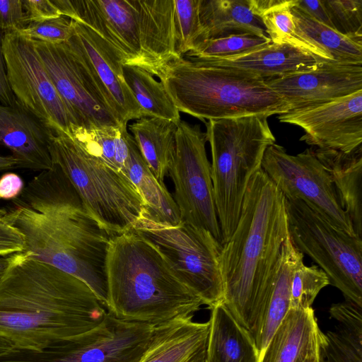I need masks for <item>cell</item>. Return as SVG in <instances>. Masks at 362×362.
I'll list each match as a JSON object with an SVG mask.
<instances>
[{"label":"cell","mask_w":362,"mask_h":362,"mask_svg":"<svg viewBox=\"0 0 362 362\" xmlns=\"http://www.w3.org/2000/svg\"><path fill=\"white\" fill-rule=\"evenodd\" d=\"M295 7L305 13L316 21L332 28V23L322 1L296 0Z\"/></svg>","instance_id":"cell-43"},{"label":"cell","mask_w":362,"mask_h":362,"mask_svg":"<svg viewBox=\"0 0 362 362\" xmlns=\"http://www.w3.org/2000/svg\"><path fill=\"white\" fill-rule=\"evenodd\" d=\"M200 0H174L175 51L184 57L205 40L199 16Z\"/></svg>","instance_id":"cell-34"},{"label":"cell","mask_w":362,"mask_h":362,"mask_svg":"<svg viewBox=\"0 0 362 362\" xmlns=\"http://www.w3.org/2000/svg\"><path fill=\"white\" fill-rule=\"evenodd\" d=\"M285 207L294 247L317 263L346 300L362 307V237L337 228L301 200L285 199Z\"/></svg>","instance_id":"cell-8"},{"label":"cell","mask_w":362,"mask_h":362,"mask_svg":"<svg viewBox=\"0 0 362 362\" xmlns=\"http://www.w3.org/2000/svg\"><path fill=\"white\" fill-rule=\"evenodd\" d=\"M193 316L155 325L138 362H204L209 322L194 321Z\"/></svg>","instance_id":"cell-22"},{"label":"cell","mask_w":362,"mask_h":362,"mask_svg":"<svg viewBox=\"0 0 362 362\" xmlns=\"http://www.w3.org/2000/svg\"><path fill=\"white\" fill-rule=\"evenodd\" d=\"M128 127L150 170L163 182L175 152L177 124L158 117H141Z\"/></svg>","instance_id":"cell-29"},{"label":"cell","mask_w":362,"mask_h":362,"mask_svg":"<svg viewBox=\"0 0 362 362\" xmlns=\"http://www.w3.org/2000/svg\"><path fill=\"white\" fill-rule=\"evenodd\" d=\"M8 257H0V277L8 266Z\"/></svg>","instance_id":"cell-48"},{"label":"cell","mask_w":362,"mask_h":362,"mask_svg":"<svg viewBox=\"0 0 362 362\" xmlns=\"http://www.w3.org/2000/svg\"><path fill=\"white\" fill-rule=\"evenodd\" d=\"M264 115L208 120L214 197L222 245L233 233L249 181L276 139Z\"/></svg>","instance_id":"cell-6"},{"label":"cell","mask_w":362,"mask_h":362,"mask_svg":"<svg viewBox=\"0 0 362 362\" xmlns=\"http://www.w3.org/2000/svg\"><path fill=\"white\" fill-rule=\"evenodd\" d=\"M202 59L213 64L250 72L264 79L310 70L324 62L294 47L272 42L227 58Z\"/></svg>","instance_id":"cell-24"},{"label":"cell","mask_w":362,"mask_h":362,"mask_svg":"<svg viewBox=\"0 0 362 362\" xmlns=\"http://www.w3.org/2000/svg\"><path fill=\"white\" fill-rule=\"evenodd\" d=\"M4 33L0 30V103L5 105H14L17 103L8 84L5 60L2 48Z\"/></svg>","instance_id":"cell-44"},{"label":"cell","mask_w":362,"mask_h":362,"mask_svg":"<svg viewBox=\"0 0 362 362\" xmlns=\"http://www.w3.org/2000/svg\"><path fill=\"white\" fill-rule=\"evenodd\" d=\"M303 255L288 235L262 288L255 312L250 333L259 351V358L289 310L293 274L303 262Z\"/></svg>","instance_id":"cell-19"},{"label":"cell","mask_w":362,"mask_h":362,"mask_svg":"<svg viewBox=\"0 0 362 362\" xmlns=\"http://www.w3.org/2000/svg\"><path fill=\"white\" fill-rule=\"evenodd\" d=\"M248 4L252 13L261 18L271 42L288 45L320 59L334 62L331 56L300 34L291 11L296 0H248Z\"/></svg>","instance_id":"cell-30"},{"label":"cell","mask_w":362,"mask_h":362,"mask_svg":"<svg viewBox=\"0 0 362 362\" xmlns=\"http://www.w3.org/2000/svg\"><path fill=\"white\" fill-rule=\"evenodd\" d=\"M329 284L327 276L318 266L308 267L302 262L293 274L289 309L311 308L320 291Z\"/></svg>","instance_id":"cell-36"},{"label":"cell","mask_w":362,"mask_h":362,"mask_svg":"<svg viewBox=\"0 0 362 362\" xmlns=\"http://www.w3.org/2000/svg\"><path fill=\"white\" fill-rule=\"evenodd\" d=\"M179 110L204 123L215 120L281 115L287 103L265 79L245 71L216 65L204 59L181 57L157 76Z\"/></svg>","instance_id":"cell-5"},{"label":"cell","mask_w":362,"mask_h":362,"mask_svg":"<svg viewBox=\"0 0 362 362\" xmlns=\"http://www.w3.org/2000/svg\"><path fill=\"white\" fill-rule=\"evenodd\" d=\"M29 23L23 0H0V30L4 34L20 32Z\"/></svg>","instance_id":"cell-39"},{"label":"cell","mask_w":362,"mask_h":362,"mask_svg":"<svg viewBox=\"0 0 362 362\" xmlns=\"http://www.w3.org/2000/svg\"><path fill=\"white\" fill-rule=\"evenodd\" d=\"M16 350L14 344L8 339L0 335V358L6 356Z\"/></svg>","instance_id":"cell-45"},{"label":"cell","mask_w":362,"mask_h":362,"mask_svg":"<svg viewBox=\"0 0 362 362\" xmlns=\"http://www.w3.org/2000/svg\"><path fill=\"white\" fill-rule=\"evenodd\" d=\"M146 71L158 76L170 62L181 57L175 51L174 0H132Z\"/></svg>","instance_id":"cell-21"},{"label":"cell","mask_w":362,"mask_h":362,"mask_svg":"<svg viewBox=\"0 0 362 362\" xmlns=\"http://www.w3.org/2000/svg\"><path fill=\"white\" fill-rule=\"evenodd\" d=\"M332 28L347 37L362 40V0H322Z\"/></svg>","instance_id":"cell-37"},{"label":"cell","mask_w":362,"mask_h":362,"mask_svg":"<svg viewBox=\"0 0 362 362\" xmlns=\"http://www.w3.org/2000/svg\"><path fill=\"white\" fill-rule=\"evenodd\" d=\"M134 229L158 249L204 305L210 309L223 302L222 243L209 231L183 221L176 225L158 222L146 213Z\"/></svg>","instance_id":"cell-9"},{"label":"cell","mask_w":362,"mask_h":362,"mask_svg":"<svg viewBox=\"0 0 362 362\" xmlns=\"http://www.w3.org/2000/svg\"><path fill=\"white\" fill-rule=\"evenodd\" d=\"M23 5L30 23L41 22L61 16L52 0H23Z\"/></svg>","instance_id":"cell-41"},{"label":"cell","mask_w":362,"mask_h":362,"mask_svg":"<svg viewBox=\"0 0 362 362\" xmlns=\"http://www.w3.org/2000/svg\"><path fill=\"white\" fill-rule=\"evenodd\" d=\"M73 21V20H72ZM69 40L83 54L96 74L121 124L146 117L125 82L122 64L114 49L94 30L73 21Z\"/></svg>","instance_id":"cell-18"},{"label":"cell","mask_w":362,"mask_h":362,"mask_svg":"<svg viewBox=\"0 0 362 362\" xmlns=\"http://www.w3.org/2000/svg\"><path fill=\"white\" fill-rule=\"evenodd\" d=\"M277 118L303 129L300 140L313 148L351 153L362 147V90Z\"/></svg>","instance_id":"cell-15"},{"label":"cell","mask_w":362,"mask_h":362,"mask_svg":"<svg viewBox=\"0 0 362 362\" xmlns=\"http://www.w3.org/2000/svg\"><path fill=\"white\" fill-rule=\"evenodd\" d=\"M322 334L313 308L289 309L258 362H303L319 349Z\"/></svg>","instance_id":"cell-23"},{"label":"cell","mask_w":362,"mask_h":362,"mask_svg":"<svg viewBox=\"0 0 362 362\" xmlns=\"http://www.w3.org/2000/svg\"><path fill=\"white\" fill-rule=\"evenodd\" d=\"M24 184L22 178L14 173H7L0 177V198L13 199L23 191Z\"/></svg>","instance_id":"cell-42"},{"label":"cell","mask_w":362,"mask_h":362,"mask_svg":"<svg viewBox=\"0 0 362 362\" xmlns=\"http://www.w3.org/2000/svg\"><path fill=\"white\" fill-rule=\"evenodd\" d=\"M289 111L326 103L362 90V65L324 61L315 68L265 79Z\"/></svg>","instance_id":"cell-17"},{"label":"cell","mask_w":362,"mask_h":362,"mask_svg":"<svg viewBox=\"0 0 362 362\" xmlns=\"http://www.w3.org/2000/svg\"><path fill=\"white\" fill-rule=\"evenodd\" d=\"M269 43L271 40L269 37H262L252 34L230 35L206 40L199 43L194 49L185 56L223 59L258 49Z\"/></svg>","instance_id":"cell-35"},{"label":"cell","mask_w":362,"mask_h":362,"mask_svg":"<svg viewBox=\"0 0 362 362\" xmlns=\"http://www.w3.org/2000/svg\"><path fill=\"white\" fill-rule=\"evenodd\" d=\"M51 132L18 103H0V145L9 149L17 168L42 171L50 169L49 149Z\"/></svg>","instance_id":"cell-20"},{"label":"cell","mask_w":362,"mask_h":362,"mask_svg":"<svg viewBox=\"0 0 362 362\" xmlns=\"http://www.w3.org/2000/svg\"><path fill=\"white\" fill-rule=\"evenodd\" d=\"M18 33L35 41L63 43L69 40L74 33L73 21L61 16L41 22L30 23Z\"/></svg>","instance_id":"cell-38"},{"label":"cell","mask_w":362,"mask_h":362,"mask_svg":"<svg viewBox=\"0 0 362 362\" xmlns=\"http://www.w3.org/2000/svg\"><path fill=\"white\" fill-rule=\"evenodd\" d=\"M210 310L204 362H258L259 351L250 332L223 303Z\"/></svg>","instance_id":"cell-25"},{"label":"cell","mask_w":362,"mask_h":362,"mask_svg":"<svg viewBox=\"0 0 362 362\" xmlns=\"http://www.w3.org/2000/svg\"><path fill=\"white\" fill-rule=\"evenodd\" d=\"M17 160L12 156H0V171L17 168Z\"/></svg>","instance_id":"cell-46"},{"label":"cell","mask_w":362,"mask_h":362,"mask_svg":"<svg viewBox=\"0 0 362 362\" xmlns=\"http://www.w3.org/2000/svg\"><path fill=\"white\" fill-rule=\"evenodd\" d=\"M319 351L321 362H362V324L337 323L322 332Z\"/></svg>","instance_id":"cell-33"},{"label":"cell","mask_w":362,"mask_h":362,"mask_svg":"<svg viewBox=\"0 0 362 362\" xmlns=\"http://www.w3.org/2000/svg\"><path fill=\"white\" fill-rule=\"evenodd\" d=\"M25 240L22 233L0 219V257L23 252Z\"/></svg>","instance_id":"cell-40"},{"label":"cell","mask_w":362,"mask_h":362,"mask_svg":"<svg viewBox=\"0 0 362 362\" xmlns=\"http://www.w3.org/2000/svg\"><path fill=\"white\" fill-rule=\"evenodd\" d=\"M0 277V335L21 351H41L97 326L107 311L77 277L30 257H8Z\"/></svg>","instance_id":"cell-2"},{"label":"cell","mask_w":362,"mask_h":362,"mask_svg":"<svg viewBox=\"0 0 362 362\" xmlns=\"http://www.w3.org/2000/svg\"><path fill=\"white\" fill-rule=\"evenodd\" d=\"M106 281V310L124 321L157 325L194 315L204 305L158 249L134 229L112 236Z\"/></svg>","instance_id":"cell-4"},{"label":"cell","mask_w":362,"mask_h":362,"mask_svg":"<svg viewBox=\"0 0 362 362\" xmlns=\"http://www.w3.org/2000/svg\"><path fill=\"white\" fill-rule=\"evenodd\" d=\"M49 149L52 163L61 169L83 208L103 229L113 236L134 228L146 209L127 176L64 133L51 134Z\"/></svg>","instance_id":"cell-7"},{"label":"cell","mask_w":362,"mask_h":362,"mask_svg":"<svg viewBox=\"0 0 362 362\" xmlns=\"http://www.w3.org/2000/svg\"><path fill=\"white\" fill-rule=\"evenodd\" d=\"M154 327L107 313L100 324L74 338L37 352L16 349L0 362H138Z\"/></svg>","instance_id":"cell-12"},{"label":"cell","mask_w":362,"mask_h":362,"mask_svg":"<svg viewBox=\"0 0 362 362\" xmlns=\"http://www.w3.org/2000/svg\"><path fill=\"white\" fill-rule=\"evenodd\" d=\"M199 16L205 40L242 34L268 37L248 0H200Z\"/></svg>","instance_id":"cell-28"},{"label":"cell","mask_w":362,"mask_h":362,"mask_svg":"<svg viewBox=\"0 0 362 362\" xmlns=\"http://www.w3.org/2000/svg\"><path fill=\"white\" fill-rule=\"evenodd\" d=\"M312 148L328 173L356 234L362 237V147L351 153Z\"/></svg>","instance_id":"cell-26"},{"label":"cell","mask_w":362,"mask_h":362,"mask_svg":"<svg viewBox=\"0 0 362 362\" xmlns=\"http://www.w3.org/2000/svg\"><path fill=\"white\" fill-rule=\"evenodd\" d=\"M262 168L286 199L304 202L337 228L356 235L328 173L312 147L291 155L274 144L265 151Z\"/></svg>","instance_id":"cell-14"},{"label":"cell","mask_w":362,"mask_h":362,"mask_svg":"<svg viewBox=\"0 0 362 362\" xmlns=\"http://www.w3.org/2000/svg\"><path fill=\"white\" fill-rule=\"evenodd\" d=\"M124 174L139 192L151 218L170 225H176L182 221L174 198L164 182H160L153 174L132 134Z\"/></svg>","instance_id":"cell-27"},{"label":"cell","mask_w":362,"mask_h":362,"mask_svg":"<svg viewBox=\"0 0 362 362\" xmlns=\"http://www.w3.org/2000/svg\"><path fill=\"white\" fill-rule=\"evenodd\" d=\"M291 11L300 34L331 56L334 62L362 65V40L339 33L295 6Z\"/></svg>","instance_id":"cell-31"},{"label":"cell","mask_w":362,"mask_h":362,"mask_svg":"<svg viewBox=\"0 0 362 362\" xmlns=\"http://www.w3.org/2000/svg\"><path fill=\"white\" fill-rule=\"evenodd\" d=\"M33 42L56 90L80 128L121 124L90 64L72 42Z\"/></svg>","instance_id":"cell-10"},{"label":"cell","mask_w":362,"mask_h":362,"mask_svg":"<svg viewBox=\"0 0 362 362\" xmlns=\"http://www.w3.org/2000/svg\"><path fill=\"white\" fill-rule=\"evenodd\" d=\"M0 219L22 233L24 252L85 282L105 307L112 235L83 208L57 165L35 176Z\"/></svg>","instance_id":"cell-1"},{"label":"cell","mask_w":362,"mask_h":362,"mask_svg":"<svg viewBox=\"0 0 362 362\" xmlns=\"http://www.w3.org/2000/svg\"><path fill=\"white\" fill-rule=\"evenodd\" d=\"M6 75L18 104L52 134L72 137L80 127L56 90L33 40L19 33L4 34Z\"/></svg>","instance_id":"cell-11"},{"label":"cell","mask_w":362,"mask_h":362,"mask_svg":"<svg viewBox=\"0 0 362 362\" xmlns=\"http://www.w3.org/2000/svg\"><path fill=\"white\" fill-rule=\"evenodd\" d=\"M319 349L310 354L303 362H321Z\"/></svg>","instance_id":"cell-47"},{"label":"cell","mask_w":362,"mask_h":362,"mask_svg":"<svg viewBox=\"0 0 362 362\" xmlns=\"http://www.w3.org/2000/svg\"><path fill=\"white\" fill-rule=\"evenodd\" d=\"M122 70L125 82L146 117H158L175 124L180 122V112L160 81L141 67L122 65Z\"/></svg>","instance_id":"cell-32"},{"label":"cell","mask_w":362,"mask_h":362,"mask_svg":"<svg viewBox=\"0 0 362 362\" xmlns=\"http://www.w3.org/2000/svg\"><path fill=\"white\" fill-rule=\"evenodd\" d=\"M288 235L285 198L260 168L249 181L237 226L220 256L222 303L250 332L262 288Z\"/></svg>","instance_id":"cell-3"},{"label":"cell","mask_w":362,"mask_h":362,"mask_svg":"<svg viewBox=\"0 0 362 362\" xmlns=\"http://www.w3.org/2000/svg\"><path fill=\"white\" fill-rule=\"evenodd\" d=\"M61 16L80 22L99 35L122 65L146 66L141 50L132 0H52Z\"/></svg>","instance_id":"cell-16"},{"label":"cell","mask_w":362,"mask_h":362,"mask_svg":"<svg viewBox=\"0 0 362 362\" xmlns=\"http://www.w3.org/2000/svg\"><path fill=\"white\" fill-rule=\"evenodd\" d=\"M175 155L168 170L181 220L209 231L222 243L206 151V133L199 124L180 120Z\"/></svg>","instance_id":"cell-13"}]
</instances>
